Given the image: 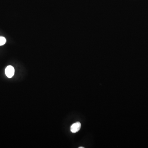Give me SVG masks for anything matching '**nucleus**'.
I'll use <instances>...</instances> for the list:
<instances>
[{
    "mask_svg": "<svg viewBox=\"0 0 148 148\" xmlns=\"http://www.w3.org/2000/svg\"><path fill=\"white\" fill-rule=\"evenodd\" d=\"M5 74L6 76L8 78H12L15 73V69L12 66H8L5 69Z\"/></svg>",
    "mask_w": 148,
    "mask_h": 148,
    "instance_id": "f257e3e1",
    "label": "nucleus"
},
{
    "mask_svg": "<svg viewBox=\"0 0 148 148\" xmlns=\"http://www.w3.org/2000/svg\"><path fill=\"white\" fill-rule=\"evenodd\" d=\"M81 124L80 122H76L72 125L71 126V131L73 133L78 132L80 129Z\"/></svg>",
    "mask_w": 148,
    "mask_h": 148,
    "instance_id": "f03ea898",
    "label": "nucleus"
},
{
    "mask_svg": "<svg viewBox=\"0 0 148 148\" xmlns=\"http://www.w3.org/2000/svg\"><path fill=\"white\" fill-rule=\"evenodd\" d=\"M6 42V40L3 37H0V46L4 45Z\"/></svg>",
    "mask_w": 148,
    "mask_h": 148,
    "instance_id": "7ed1b4c3",
    "label": "nucleus"
},
{
    "mask_svg": "<svg viewBox=\"0 0 148 148\" xmlns=\"http://www.w3.org/2000/svg\"><path fill=\"white\" fill-rule=\"evenodd\" d=\"M84 148V147H79V148Z\"/></svg>",
    "mask_w": 148,
    "mask_h": 148,
    "instance_id": "20e7f679",
    "label": "nucleus"
}]
</instances>
